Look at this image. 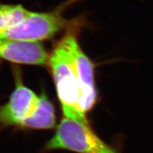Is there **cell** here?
<instances>
[{"label": "cell", "mask_w": 153, "mask_h": 153, "mask_svg": "<svg viewBox=\"0 0 153 153\" xmlns=\"http://www.w3.org/2000/svg\"><path fill=\"white\" fill-rule=\"evenodd\" d=\"M40 96L26 87L16 74V87L8 101L0 107V126L19 127L23 120L34 114Z\"/></svg>", "instance_id": "obj_4"}, {"label": "cell", "mask_w": 153, "mask_h": 153, "mask_svg": "<svg viewBox=\"0 0 153 153\" xmlns=\"http://www.w3.org/2000/svg\"><path fill=\"white\" fill-rule=\"evenodd\" d=\"M0 38H1V36H0Z\"/></svg>", "instance_id": "obj_9"}, {"label": "cell", "mask_w": 153, "mask_h": 153, "mask_svg": "<svg viewBox=\"0 0 153 153\" xmlns=\"http://www.w3.org/2000/svg\"><path fill=\"white\" fill-rule=\"evenodd\" d=\"M56 125V116L54 106L43 92L40 95L37 109L30 117L23 120L19 127L31 130H49Z\"/></svg>", "instance_id": "obj_6"}, {"label": "cell", "mask_w": 153, "mask_h": 153, "mask_svg": "<svg viewBox=\"0 0 153 153\" xmlns=\"http://www.w3.org/2000/svg\"><path fill=\"white\" fill-rule=\"evenodd\" d=\"M62 116L45 150H68L75 153H101L108 146L96 134L85 113L61 105Z\"/></svg>", "instance_id": "obj_2"}, {"label": "cell", "mask_w": 153, "mask_h": 153, "mask_svg": "<svg viewBox=\"0 0 153 153\" xmlns=\"http://www.w3.org/2000/svg\"><path fill=\"white\" fill-rule=\"evenodd\" d=\"M76 0H69L64 4L51 12H30L22 23L15 26L0 31L2 38L39 42L53 38L64 28H76L77 23L70 22L62 16L63 10Z\"/></svg>", "instance_id": "obj_3"}, {"label": "cell", "mask_w": 153, "mask_h": 153, "mask_svg": "<svg viewBox=\"0 0 153 153\" xmlns=\"http://www.w3.org/2000/svg\"><path fill=\"white\" fill-rule=\"evenodd\" d=\"M76 28L55 45L48 57L49 65L60 104L87 114L97 99L94 73L91 60L80 48Z\"/></svg>", "instance_id": "obj_1"}, {"label": "cell", "mask_w": 153, "mask_h": 153, "mask_svg": "<svg viewBox=\"0 0 153 153\" xmlns=\"http://www.w3.org/2000/svg\"><path fill=\"white\" fill-rule=\"evenodd\" d=\"M30 12L22 5L0 4V31L17 26Z\"/></svg>", "instance_id": "obj_7"}, {"label": "cell", "mask_w": 153, "mask_h": 153, "mask_svg": "<svg viewBox=\"0 0 153 153\" xmlns=\"http://www.w3.org/2000/svg\"><path fill=\"white\" fill-rule=\"evenodd\" d=\"M101 153H118V152L116 150H115L114 148H111V147L109 146V145H108V146H107L106 148H105L104 150H103Z\"/></svg>", "instance_id": "obj_8"}, {"label": "cell", "mask_w": 153, "mask_h": 153, "mask_svg": "<svg viewBox=\"0 0 153 153\" xmlns=\"http://www.w3.org/2000/svg\"><path fill=\"white\" fill-rule=\"evenodd\" d=\"M49 55L39 42L0 38V58L17 64L45 65Z\"/></svg>", "instance_id": "obj_5"}]
</instances>
